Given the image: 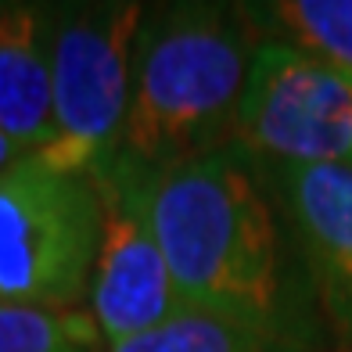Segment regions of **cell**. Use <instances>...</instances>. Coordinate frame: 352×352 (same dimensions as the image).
<instances>
[{"label":"cell","instance_id":"cell-1","mask_svg":"<svg viewBox=\"0 0 352 352\" xmlns=\"http://www.w3.org/2000/svg\"><path fill=\"white\" fill-rule=\"evenodd\" d=\"M122 176L166 255L187 309L284 338L280 237L252 173L230 151L162 169L104 158Z\"/></svg>","mask_w":352,"mask_h":352},{"label":"cell","instance_id":"cell-2","mask_svg":"<svg viewBox=\"0 0 352 352\" xmlns=\"http://www.w3.org/2000/svg\"><path fill=\"white\" fill-rule=\"evenodd\" d=\"M255 47L230 11L173 4L144 11L119 151L140 169H162L223 151L237 133Z\"/></svg>","mask_w":352,"mask_h":352},{"label":"cell","instance_id":"cell-3","mask_svg":"<svg viewBox=\"0 0 352 352\" xmlns=\"http://www.w3.org/2000/svg\"><path fill=\"white\" fill-rule=\"evenodd\" d=\"M144 8L126 0L72 4L51 14V87L54 133L36 162L87 176L119 151L133 83V51Z\"/></svg>","mask_w":352,"mask_h":352},{"label":"cell","instance_id":"cell-4","mask_svg":"<svg viewBox=\"0 0 352 352\" xmlns=\"http://www.w3.org/2000/svg\"><path fill=\"white\" fill-rule=\"evenodd\" d=\"M101 234L90 176L58 173L25 155L0 176V302L76 306Z\"/></svg>","mask_w":352,"mask_h":352},{"label":"cell","instance_id":"cell-5","mask_svg":"<svg viewBox=\"0 0 352 352\" xmlns=\"http://www.w3.org/2000/svg\"><path fill=\"white\" fill-rule=\"evenodd\" d=\"M234 137L280 169L352 166V76L295 47L255 43Z\"/></svg>","mask_w":352,"mask_h":352},{"label":"cell","instance_id":"cell-6","mask_svg":"<svg viewBox=\"0 0 352 352\" xmlns=\"http://www.w3.org/2000/svg\"><path fill=\"white\" fill-rule=\"evenodd\" d=\"M87 176L101 205L98 255L90 270V316L108 349L166 324L187 306L122 176L108 162L94 166Z\"/></svg>","mask_w":352,"mask_h":352},{"label":"cell","instance_id":"cell-7","mask_svg":"<svg viewBox=\"0 0 352 352\" xmlns=\"http://www.w3.org/2000/svg\"><path fill=\"white\" fill-rule=\"evenodd\" d=\"M280 190L324 306L352 352V166L280 169Z\"/></svg>","mask_w":352,"mask_h":352},{"label":"cell","instance_id":"cell-8","mask_svg":"<svg viewBox=\"0 0 352 352\" xmlns=\"http://www.w3.org/2000/svg\"><path fill=\"white\" fill-rule=\"evenodd\" d=\"M51 14L33 4H0V133L29 155L54 133Z\"/></svg>","mask_w":352,"mask_h":352},{"label":"cell","instance_id":"cell-9","mask_svg":"<svg viewBox=\"0 0 352 352\" xmlns=\"http://www.w3.org/2000/svg\"><path fill=\"white\" fill-rule=\"evenodd\" d=\"M241 11L266 33V43L295 47L352 76V0H274Z\"/></svg>","mask_w":352,"mask_h":352},{"label":"cell","instance_id":"cell-10","mask_svg":"<svg viewBox=\"0 0 352 352\" xmlns=\"http://www.w3.org/2000/svg\"><path fill=\"white\" fill-rule=\"evenodd\" d=\"M104 352H298L287 338L245 327L201 309H184L151 331L108 345Z\"/></svg>","mask_w":352,"mask_h":352},{"label":"cell","instance_id":"cell-11","mask_svg":"<svg viewBox=\"0 0 352 352\" xmlns=\"http://www.w3.org/2000/svg\"><path fill=\"white\" fill-rule=\"evenodd\" d=\"M94 316L79 306L0 302V352H101Z\"/></svg>","mask_w":352,"mask_h":352},{"label":"cell","instance_id":"cell-12","mask_svg":"<svg viewBox=\"0 0 352 352\" xmlns=\"http://www.w3.org/2000/svg\"><path fill=\"white\" fill-rule=\"evenodd\" d=\"M29 151L25 148H19V144H14L11 137H4V133H0V176H4L14 162H22V158H25Z\"/></svg>","mask_w":352,"mask_h":352}]
</instances>
